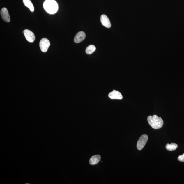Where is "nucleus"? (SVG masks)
I'll return each mask as SVG.
<instances>
[{
    "instance_id": "obj_2",
    "label": "nucleus",
    "mask_w": 184,
    "mask_h": 184,
    "mask_svg": "<svg viewBox=\"0 0 184 184\" xmlns=\"http://www.w3.org/2000/svg\"><path fill=\"white\" fill-rule=\"evenodd\" d=\"M43 6L45 10L50 14L56 13L59 9V6L55 0H46Z\"/></svg>"
},
{
    "instance_id": "obj_13",
    "label": "nucleus",
    "mask_w": 184,
    "mask_h": 184,
    "mask_svg": "<svg viewBox=\"0 0 184 184\" xmlns=\"http://www.w3.org/2000/svg\"><path fill=\"white\" fill-rule=\"evenodd\" d=\"M96 49V47L93 45H90L86 48V52L88 54H91L94 52Z\"/></svg>"
},
{
    "instance_id": "obj_8",
    "label": "nucleus",
    "mask_w": 184,
    "mask_h": 184,
    "mask_svg": "<svg viewBox=\"0 0 184 184\" xmlns=\"http://www.w3.org/2000/svg\"><path fill=\"white\" fill-rule=\"evenodd\" d=\"M101 22L102 24L104 26L107 28H109L111 27V25L110 21L107 15H101Z\"/></svg>"
},
{
    "instance_id": "obj_5",
    "label": "nucleus",
    "mask_w": 184,
    "mask_h": 184,
    "mask_svg": "<svg viewBox=\"0 0 184 184\" xmlns=\"http://www.w3.org/2000/svg\"><path fill=\"white\" fill-rule=\"evenodd\" d=\"M26 39L30 43H33L35 40L34 34L29 29H26L23 32Z\"/></svg>"
},
{
    "instance_id": "obj_4",
    "label": "nucleus",
    "mask_w": 184,
    "mask_h": 184,
    "mask_svg": "<svg viewBox=\"0 0 184 184\" xmlns=\"http://www.w3.org/2000/svg\"><path fill=\"white\" fill-rule=\"evenodd\" d=\"M148 139V136L145 134L141 136L137 144V148L138 150L140 151L143 149L147 142Z\"/></svg>"
},
{
    "instance_id": "obj_14",
    "label": "nucleus",
    "mask_w": 184,
    "mask_h": 184,
    "mask_svg": "<svg viewBox=\"0 0 184 184\" xmlns=\"http://www.w3.org/2000/svg\"><path fill=\"white\" fill-rule=\"evenodd\" d=\"M178 160L180 161L184 162V153L182 155H179L178 158Z\"/></svg>"
},
{
    "instance_id": "obj_7",
    "label": "nucleus",
    "mask_w": 184,
    "mask_h": 184,
    "mask_svg": "<svg viewBox=\"0 0 184 184\" xmlns=\"http://www.w3.org/2000/svg\"><path fill=\"white\" fill-rule=\"evenodd\" d=\"M86 34L83 31H79L76 35L74 38V41L76 43H79L85 39Z\"/></svg>"
},
{
    "instance_id": "obj_6",
    "label": "nucleus",
    "mask_w": 184,
    "mask_h": 184,
    "mask_svg": "<svg viewBox=\"0 0 184 184\" xmlns=\"http://www.w3.org/2000/svg\"><path fill=\"white\" fill-rule=\"evenodd\" d=\"M1 15L2 18L6 22L9 23L10 21V17L6 8H3L2 9L1 11Z\"/></svg>"
},
{
    "instance_id": "obj_9",
    "label": "nucleus",
    "mask_w": 184,
    "mask_h": 184,
    "mask_svg": "<svg viewBox=\"0 0 184 184\" xmlns=\"http://www.w3.org/2000/svg\"><path fill=\"white\" fill-rule=\"evenodd\" d=\"M109 97L112 99H123V97L121 93L118 91L113 90V91L110 93L109 95Z\"/></svg>"
},
{
    "instance_id": "obj_3",
    "label": "nucleus",
    "mask_w": 184,
    "mask_h": 184,
    "mask_svg": "<svg viewBox=\"0 0 184 184\" xmlns=\"http://www.w3.org/2000/svg\"><path fill=\"white\" fill-rule=\"evenodd\" d=\"M50 46V43L48 39L46 38L42 39L39 43V47L41 51L46 52Z\"/></svg>"
},
{
    "instance_id": "obj_11",
    "label": "nucleus",
    "mask_w": 184,
    "mask_h": 184,
    "mask_svg": "<svg viewBox=\"0 0 184 184\" xmlns=\"http://www.w3.org/2000/svg\"><path fill=\"white\" fill-rule=\"evenodd\" d=\"M23 2L26 7L29 8L30 11L31 12L34 11V7L31 0H23Z\"/></svg>"
},
{
    "instance_id": "obj_1",
    "label": "nucleus",
    "mask_w": 184,
    "mask_h": 184,
    "mask_svg": "<svg viewBox=\"0 0 184 184\" xmlns=\"http://www.w3.org/2000/svg\"><path fill=\"white\" fill-rule=\"evenodd\" d=\"M147 121L149 125L154 129L161 128L163 125V121L160 117H158L156 115L152 116H149L147 118Z\"/></svg>"
},
{
    "instance_id": "obj_12",
    "label": "nucleus",
    "mask_w": 184,
    "mask_h": 184,
    "mask_svg": "<svg viewBox=\"0 0 184 184\" xmlns=\"http://www.w3.org/2000/svg\"><path fill=\"white\" fill-rule=\"evenodd\" d=\"M178 145L176 144L172 143L170 144H167L166 146V148L168 151H175L177 148Z\"/></svg>"
},
{
    "instance_id": "obj_10",
    "label": "nucleus",
    "mask_w": 184,
    "mask_h": 184,
    "mask_svg": "<svg viewBox=\"0 0 184 184\" xmlns=\"http://www.w3.org/2000/svg\"><path fill=\"white\" fill-rule=\"evenodd\" d=\"M101 157L99 155H96L92 157L89 160L90 164L95 165L97 164L100 160Z\"/></svg>"
}]
</instances>
